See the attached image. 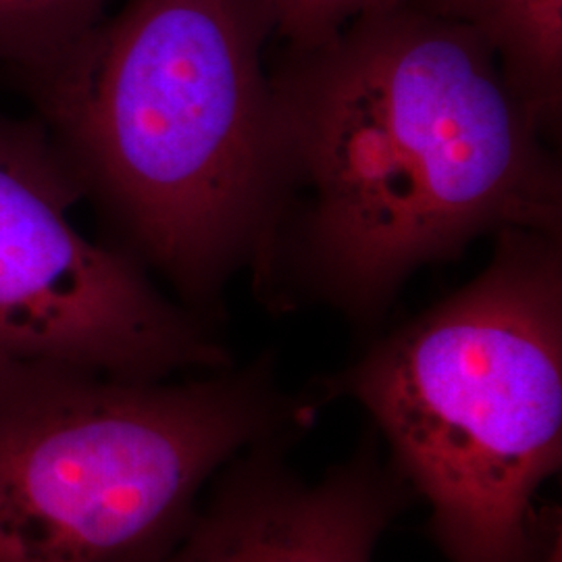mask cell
<instances>
[{
	"instance_id": "3",
	"label": "cell",
	"mask_w": 562,
	"mask_h": 562,
	"mask_svg": "<svg viewBox=\"0 0 562 562\" xmlns=\"http://www.w3.org/2000/svg\"><path fill=\"white\" fill-rule=\"evenodd\" d=\"M473 281L319 382L357 402L448 562H542L561 513L562 244L506 229Z\"/></svg>"
},
{
	"instance_id": "1",
	"label": "cell",
	"mask_w": 562,
	"mask_h": 562,
	"mask_svg": "<svg viewBox=\"0 0 562 562\" xmlns=\"http://www.w3.org/2000/svg\"><path fill=\"white\" fill-rule=\"evenodd\" d=\"M273 171L252 288L375 329L422 267L506 229L562 234L550 134L461 23L406 2L269 65Z\"/></svg>"
},
{
	"instance_id": "10",
	"label": "cell",
	"mask_w": 562,
	"mask_h": 562,
	"mask_svg": "<svg viewBox=\"0 0 562 562\" xmlns=\"http://www.w3.org/2000/svg\"><path fill=\"white\" fill-rule=\"evenodd\" d=\"M562 552V527H559L557 531H554V536H552V540L548 543V548H546V552H543L542 562H562L561 559Z\"/></svg>"
},
{
	"instance_id": "7",
	"label": "cell",
	"mask_w": 562,
	"mask_h": 562,
	"mask_svg": "<svg viewBox=\"0 0 562 562\" xmlns=\"http://www.w3.org/2000/svg\"><path fill=\"white\" fill-rule=\"evenodd\" d=\"M473 30L504 78L554 136L562 109V0H406Z\"/></svg>"
},
{
	"instance_id": "6",
	"label": "cell",
	"mask_w": 562,
	"mask_h": 562,
	"mask_svg": "<svg viewBox=\"0 0 562 562\" xmlns=\"http://www.w3.org/2000/svg\"><path fill=\"white\" fill-rule=\"evenodd\" d=\"M294 440L246 448L215 475L180 542L157 562H371L413 490L364 434L317 482L288 462Z\"/></svg>"
},
{
	"instance_id": "8",
	"label": "cell",
	"mask_w": 562,
	"mask_h": 562,
	"mask_svg": "<svg viewBox=\"0 0 562 562\" xmlns=\"http://www.w3.org/2000/svg\"><path fill=\"white\" fill-rule=\"evenodd\" d=\"M109 0H0V65L21 78L50 67L102 20Z\"/></svg>"
},
{
	"instance_id": "9",
	"label": "cell",
	"mask_w": 562,
	"mask_h": 562,
	"mask_svg": "<svg viewBox=\"0 0 562 562\" xmlns=\"http://www.w3.org/2000/svg\"><path fill=\"white\" fill-rule=\"evenodd\" d=\"M402 2L406 0H271L276 38L288 46L317 44L362 15Z\"/></svg>"
},
{
	"instance_id": "4",
	"label": "cell",
	"mask_w": 562,
	"mask_h": 562,
	"mask_svg": "<svg viewBox=\"0 0 562 562\" xmlns=\"http://www.w3.org/2000/svg\"><path fill=\"white\" fill-rule=\"evenodd\" d=\"M319 406L271 357L161 382L0 364V562L161 561L227 462Z\"/></svg>"
},
{
	"instance_id": "2",
	"label": "cell",
	"mask_w": 562,
	"mask_h": 562,
	"mask_svg": "<svg viewBox=\"0 0 562 562\" xmlns=\"http://www.w3.org/2000/svg\"><path fill=\"white\" fill-rule=\"evenodd\" d=\"M271 0H125L23 81L121 250L206 319L269 215Z\"/></svg>"
},
{
	"instance_id": "5",
	"label": "cell",
	"mask_w": 562,
	"mask_h": 562,
	"mask_svg": "<svg viewBox=\"0 0 562 562\" xmlns=\"http://www.w3.org/2000/svg\"><path fill=\"white\" fill-rule=\"evenodd\" d=\"M80 183L41 123L0 115V364L161 382L234 367L206 319L74 222Z\"/></svg>"
}]
</instances>
